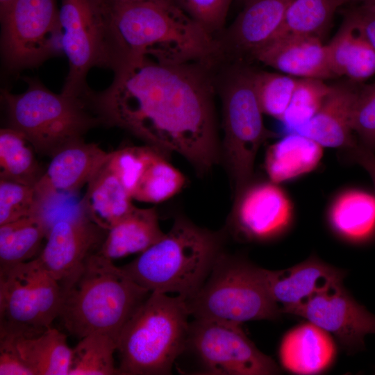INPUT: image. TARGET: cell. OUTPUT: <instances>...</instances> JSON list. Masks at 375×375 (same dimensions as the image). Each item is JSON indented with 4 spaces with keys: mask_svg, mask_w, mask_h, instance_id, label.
Segmentation results:
<instances>
[{
    "mask_svg": "<svg viewBox=\"0 0 375 375\" xmlns=\"http://www.w3.org/2000/svg\"><path fill=\"white\" fill-rule=\"evenodd\" d=\"M165 234L160 227L155 208L135 207L128 215L108 231L97 252L112 260L142 253L160 241Z\"/></svg>",
    "mask_w": 375,
    "mask_h": 375,
    "instance_id": "484cf974",
    "label": "cell"
},
{
    "mask_svg": "<svg viewBox=\"0 0 375 375\" xmlns=\"http://www.w3.org/2000/svg\"><path fill=\"white\" fill-rule=\"evenodd\" d=\"M20 354L34 375H68L72 349L67 336L52 327L31 338L17 340Z\"/></svg>",
    "mask_w": 375,
    "mask_h": 375,
    "instance_id": "4316f807",
    "label": "cell"
},
{
    "mask_svg": "<svg viewBox=\"0 0 375 375\" xmlns=\"http://www.w3.org/2000/svg\"><path fill=\"white\" fill-rule=\"evenodd\" d=\"M187 349L197 356L203 374L273 375L281 372L276 362L256 347L239 324L194 319L190 324Z\"/></svg>",
    "mask_w": 375,
    "mask_h": 375,
    "instance_id": "7c38bea8",
    "label": "cell"
},
{
    "mask_svg": "<svg viewBox=\"0 0 375 375\" xmlns=\"http://www.w3.org/2000/svg\"><path fill=\"white\" fill-rule=\"evenodd\" d=\"M62 47L69 72L62 93L84 97L86 83L94 67L112 71L118 64L117 46L112 26L108 0H60Z\"/></svg>",
    "mask_w": 375,
    "mask_h": 375,
    "instance_id": "9c48e42d",
    "label": "cell"
},
{
    "mask_svg": "<svg viewBox=\"0 0 375 375\" xmlns=\"http://www.w3.org/2000/svg\"><path fill=\"white\" fill-rule=\"evenodd\" d=\"M62 291L37 258L0 267V333L36 337L59 317Z\"/></svg>",
    "mask_w": 375,
    "mask_h": 375,
    "instance_id": "30bf717a",
    "label": "cell"
},
{
    "mask_svg": "<svg viewBox=\"0 0 375 375\" xmlns=\"http://www.w3.org/2000/svg\"><path fill=\"white\" fill-rule=\"evenodd\" d=\"M346 12L360 26L375 50V5L360 3Z\"/></svg>",
    "mask_w": 375,
    "mask_h": 375,
    "instance_id": "f35d334b",
    "label": "cell"
},
{
    "mask_svg": "<svg viewBox=\"0 0 375 375\" xmlns=\"http://www.w3.org/2000/svg\"><path fill=\"white\" fill-rule=\"evenodd\" d=\"M15 0H0V12H3Z\"/></svg>",
    "mask_w": 375,
    "mask_h": 375,
    "instance_id": "60d3db41",
    "label": "cell"
},
{
    "mask_svg": "<svg viewBox=\"0 0 375 375\" xmlns=\"http://www.w3.org/2000/svg\"><path fill=\"white\" fill-rule=\"evenodd\" d=\"M0 18L1 53L8 70L35 67L63 53L57 0H15Z\"/></svg>",
    "mask_w": 375,
    "mask_h": 375,
    "instance_id": "8fae6325",
    "label": "cell"
},
{
    "mask_svg": "<svg viewBox=\"0 0 375 375\" xmlns=\"http://www.w3.org/2000/svg\"><path fill=\"white\" fill-rule=\"evenodd\" d=\"M331 90L322 79L299 78L280 122L288 133L307 124L318 112Z\"/></svg>",
    "mask_w": 375,
    "mask_h": 375,
    "instance_id": "d6a6232c",
    "label": "cell"
},
{
    "mask_svg": "<svg viewBox=\"0 0 375 375\" xmlns=\"http://www.w3.org/2000/svg\"><path fill=\"white\" fill-rule=\"evenodd\" d=\"M110 152L84 140L72 142L57 151L35 185L39 208L60 194L72 193L88 184L106 163Z\"/></svg>",
    "mask_w": 375,
    "mask_h": 375,
    "instance_id": "e0dca14e",
    "label": "cell"
},
{
    "mask_svg": "<svg viewBox=\"0 0 375 375\" xmlns=\"http://www.w3.org/2000/svg\"><path fill=\"white\" fill-rule=\"evenodd\" d=\"M351 2L375 5V0H351Z\"/></svg>",
    "mask_w": 375,
    "mask_h": 375,
    "instance_id": "b9f144b4",
    "label": "cell"
},
{
    "mask_svg": "<svg viewBox=\"0 0 375 375\" xmlns=\"http://www.w3.org/2000/svg\"><path fill=\"white\" fill-rule=\"evenodd\" d=\"M232 0H175L176 3L214 38L225 28Z\"/></svg>",
    "mask_w": 375,
    "mask_h": 375,
    "instance_id": "8d00e7d4",
    "label": "cell"
},
{
    "mask_svg": "<svg viewBox=\"0 0 375 375\" xmlns=\"http://www.w3.org/2000/svg\"><path fill=\"white\" fill-rule=\"evenodd\" d=\"M294 0H244L231 25L215 38L219 62H247L279 29Z\"/></svg>",
    "mask_w": 375,
    "mask_h": 375,
    "instance_id": "9a60e30c",
    "label": "cell"
},
{
    "mask_svg": "<svg viewBox=\"0 0 375 375\" xmlns=\"http://www.w3.org/2000/svg\"><path fill=\"white\" fill-rule=\"evenodd\" d=\"M34 147L19 131L10 127L0 130V179L34 186L44 170L38 162Z\"/></svg>",
    "mask_w": 375,
    "mask_h": 375,
    "instance_id": "83f0119b",
    "label": "cell"
},
{
    "mask_svg": "<svg viewBox=\"0 0 375 375\" xmlns=\"http://www.w3.org/2000/svg\"><path fill=\"white\" fill-rule=\"evenodd\" d=\"M336 356L330 333L307 322L290 330L280 348V361L286 370L297 374H315L327 369Z\"/></svg>",
    "mask_w": 375,
    "mask_h": 375,
    "instance_id": "44dd1931",
    "label": "cell"
},
{
    "mask_svg": "<svg viewBox=\"0 0 375 375\" xmlns=\"http://www.w3.org/2000/svg\"><path fill=\"white\" fill-rule=\"evenodd\" d=\"M322 154V146L313 140L296 133H288L268 147L265 169L272 182L290 181L315 170Z\"/></svg>",
    "mask_w": 375,
    "mask_h": 375,
    "instance_id": "d4e9b609",
    "label": "cell"
},
{
    "mask_svg": "<svg viewBox=\"0 0 375 375\" xmlns=\"http://www.w3.org/2000/svg\"><path fill=\"white\" fill-rule=\"evenodd\" d=\"M106 163L87 184L80 208L92 222L109 231L135 206L129 192Z\"/></svg>",
    "mask_w": 375,
    "mask_h": 375,
    "instance_id": "cb8c5ba5",
    "label": "cell"
},
{
    "mask_svg": "<svg viewBox=\"0 0 375 375\" xmlns=\"http://www.w3.org/2000/svg\"><path fill=\"white\" fill-rule=\"evenodd\" d=\"M215 65L163 64L144 58L114 72L89 104L107 126L131 133L165 156L176 152L200 174L220 159L215 96Z\"/></svg>",
    "mask_w": 375,
    "mask_h": 375,
    "instance_id": "6da1fadb",
    "label": "cell"
},
{
    "mask_svg": "<svg viewBox=\"0 0 375 375\" xmlns=\"http://www.w3.org/2000/svg\"><path fill=\"white\" fill-rule=\"evenodd\" d=\"M108 2L119 54L113 72L144 58L163 64L217 62L215 38L175 1Z\"/></svg>",
    "mask_w": 375,
    "mask_h": 375,
    "instance_id": "7a4b0ae2",
    "label": "cell"
},
{
    "mask_svg": "<svg viewBox=\"0 0 375 375\" xmlns=\"http://www.w3.org/2000/svg\"><path fill=\"white\" fill-rule=\"evenodd\" d=\"M253 81L262 112L280 121L290 102L297 78L254 69Z\"/></svg>",
    "mask_w": 375,
    "mask_h": 375,
    "instance_id": "836d02e7",
    "label": "cell"
},
{
    "mask_svg": "<svg viewBox=\"0 0 375 375\" xmlns=\"http://www.w3.org/2000/svg\"><path fill=\"white\" fill-rule=\"evenodd\" d=\"M326 48L329 65L335 77L345 76L351 81L360 83L375 74V50L347 12Z\"/></svg>",
    "mask_w": 375,
    "mask_h": 375,
    "instance_id": "7402d4cb",
    "label": "cell"
},
{
    "mask_svg": "<svg viewBox=\"0 0 375 375\" xmlns=\"http://www.w3.org/2000/svg\"><path fill=\"white\" fill-rule=\"evenodd\" d=\"M27 89L20 94L2 90L8 127L22 133L37 153L49 157L83 140L101 124L85 97L56 94L35 78H24Z\"/></svg>",
    "mask_w": 375,
    "mask_h": 375,
    "instance_id": "8992f818",
    "label": "cell"
},
{
    "mask_svg": "<svg viewBox=\"0 0 375 375\" xmlns=\"http://www.w3.org/2000/svg\"><path fill=\"white\" fill-rule=\"evenodd\" d=\"M282 313L302 317L332 334L349 353L364 349L366 335L375 334V315L353 299L343 283Z\"/></svg>",
    "mask_w": 375,
    "mask_h": 375,
    "instance_id": "4fadbf2b",
    "label": "cell"
},
{
    "mask_svg": "<svg viewBox=\"0 0 375 375\" xmlns=\"http://www.w3.org/2000/svg\"><path fill=\"white\" fill-rule=\"evenodd\" d=\"M17 340L12 335L0 333V375H34L20 354Z\"/></svg>",
    "mask_w": 375,
    "mask_h": 375,
    "instance_id": "74e56055",
    "label": "cell"
},
{
    "mask_svg": "<svg viewBox=\"0 0 375 375\" xmlns=\"http://www.w3.org/2000/svg\"><path fill=\"white\" fill-rule=\"evenodd\" d=\"M355 82L331 85L321 108L294 133L309 138L322 147L344 152L358 144L351 126L353 106L359 87Z\"/></svg>",
    "mask_w": 375,
    "mask_h": 375,
    "instance_id": "d6986e66",
    "label": "cell"
},
{
    "mask_svg": "<svg viewBox=\"0 0 375 375\" xmlns=\"http://www.w3.org/2000/svg\"><path fill=\"white\" fill-rule=\"evenodd\" d=\"M113 1H125V2H127V1H175V0H113Z\"/></svg>",
    "mask_w": 375,
    "mask_h": 375,
    "instance_id": "7bdbcfd3",
    "label": "cell"
},
{
    "mask_svg": "<svg viewBox=\"0 0 375 375\" xmlns=\"http://www.w3.org/2000/svg\"><path fill=\"white\" fill-rule=\"evenodd\" d=\"M349 158L362 166L371 176L375 188V153L358 144L344 151Z\"/></svg>",
    "mask_w": 375,
    "mask_h": 375,
    "instance_id": "ab89813d",
    "label": "cell"
},
{
    "mask_svg": "<svg viewBox=\"0 0 375 375\" xmlns=\"http://www.w3.org/2000/svg\"><path fill=\"white\" fill-rule=\"evenodd\" d=\"M254 69L247 62H219L215 67L216 92L222 106V153L235 197L253 181L257 152L275 135L263 122Z\"/></svg>",
    "mask_w": 375,
    "mask_h": 375,
    "instance_id": "52a82bcc",
    "label": "cell"
},
{
    "mask_svg": "<svg viewBox=\"0 0 375 375\" xmlns=\"http://www.w3.org/2000/svg\"><path fill=\"white\" fill-rule=\"evenodd\" d=\"M117 340L103 332H94L81 338L72 349L68 375L119 374L114 353Z\"/></svg>",
    "mask_w": 375,
    "mask_h": 375,
    "instance_id": "4dcf8cb0",
    "label": "cell"
},
{
    "mask_svg": "<svg viewBox=\"0 0 375 375\" xmlns=\"http://www.w3.org/2000/svg\"><path fill=\"white\" fill-rule=\"evenodd\" d=\"M327 221L340 238L364 243L375 237V194L360 188H347L334 196Z\"/></svg>",
    "mask_w": 375,
    "mask_h": 375,
    "instance_id": "603a6c76",
    "label": "cell"
},
{
    "mask_svg": "<svg viewBox=\"0 0 375 375\" xmlns=\"http://www.w3.org/2000/svg\"><path fill=\"white\" fill-rule=\"evenodd\" d=\"M251 60L293 77H335L329 65L326 44L316 35L290 33L274 37L257 49Z\"/></svg>",
    "mask_w": 375,
    "mask_h": 375,
    "instance_id": "ac0fdd59",
    "label": "cell"
},
{
    "mask_svg": "<svg viewBox=\"0 0 375 375\" xmlns=\"http://www.w3.org/2000/svg\"><path fill=\"white\" fill-rule=\"evenodd\" d=\"M265 270L223 252L199 291L186 301L190 315L239 324L278 319L283 313L269 293Z\"/></svg>",
    "mask_w": 375,
    "mask_h": 375,
    "instance_id": "ba28073f",
    "label": "cell"
},
{
    "mask_svg": "<svg viewBox=\"0 0 375 375\" xmlns=\"http://www.w3.org/2000/svg\"><path fill=\"white\" fill-rule=\"evenodd\" d=\"M49 230L38 214L0 226V267L28 261L39 251Z\"/></svg>",
    "mask_w": 375,
    "mask_h": 375,
    "instance_id": "f1b7e54d",
    "label": "cell"
},
{
    "mask_svg": "<svg viewBox=\"0 0 375 375\" xmlns=\"http://www.w3.org/2000/svg\"><path fill=\"white\" fill-rule=\"evenodd\" d=\"M62 291L59 317L67 331L79 340L99 331L118 340L124 326L151 293L98 252L86 258L78 274Z\"/></svg>",
    "mask_w": 375,
    "mask_h": 375,
    "instance_id": "3957f363",
    "label": "cell"
},
{
    "mask_svg": "<svg viewBox=\"0 0 375 375\" xmlns=\"http://www.w3.org/2000/svg\"><path fill=\"white\" fill-rule=\"evenodd\" d=\"M190 316L181 296L151 292L118 338L119 374H170L186 349Z\"/></svg>",
    "mask_w": 375,
    "mask_h": 375,
    "instance_id": "5b68a950",
    "label": "cell"
},
{
    "mask_svg": "<svg viewBox=\"0 0 375 375\" xmlns=\"http://www.w3.org/2000/svg\"><path fill=\"white\" fill-rule=\"evenodd\" d=\"M107 233L84 213L60 219L51 228L37 258L62 289L78 274L92 251L100 248Z\"/></svg>",
    "mask_w": 375,
    "mask_h": 375,
    "instance_id": "2e32d148",
    "label": "cell"
},
{
    "mask_svg": "<svg viewBox=\"0 0 375 375\" xmlns=\"http://www.w3.org/2000/svg\"><path fill=\"white\" fill-rule=\"evenodd\" d=\"M268 290L281 312L343 283L344 272L317 257L283 270H265Z\"/></svg>",
    "mask_w": 375,
    "mask_h": 375,
    "instance_id": "ffe728a7",
    "label": "cell"
},
{
    "mask_svg": "<svg viewBox=\"0 0 375 375\" xmlns=\"http://www.w3.org/2000/svg\"><path fill=\"white\" fill-rule=\"evenodd\" d=\"M351 126L358 144L375 152V83L358 88L353 106Z\"/></svg>",
    "mask_w": 375,
    "mask_h": 375,
    "instance_id": "d590c367",
    "label": "cell"
},
{
    "mask_svg": "<svg viewBox=\"0 0 375 375\" xmlns=\"http://www.w3.org/2000/svg\"><path fill=\"white\" fill-rule=\"evenodd\" d=\"M38 211L35 187L0 179V226Z\"/></svg>",
    "mask_w": 375,
    "mask_h": 375,
    "instance_id": "e575fe53",
    "label": "cell"
},
{
    "mask_svg": "<svg viewBox=\"0 0 375 375\" xmlns=\"http://www.w3.org/2000/svg\"><path fill=\"white\" fill-rule=\"evenodd\" d=\"M224 234L201 228L183 217L124 272L151 292L176 293L186 301L201 288L223 251Z\"/></svg>",
    "mask_w": 375,
    "mask_h": 375,
    "instance_id": "277c9868",
    "label": "cell"
},
{
    "mask_svg": "<svg viewBox=\"0 0 375 375\" xmlns=\"http://www.w3.org/2000/svg\"><path fill=\"white\" fill-rule=\"evenodd\" d=\"M155 149L141 172L131 193L133 199L147 203L166 201L181 191L184 175Z\"/></svg>",
    "mask_w": 375,
    "mask_h": 375,
    "instance_id": "f546056e",
    "label": "cell"
},
{
    "mask_svg": "<svg viewBox=\"0 0 375 375\" xmlns=\"http://www.w3.org/2000/svg\"><path fill=\"white\" fill-rule=\"evenodd\" d=\"M351 2V0H294L273 38L290 33L320 37L329 26L338 8Z\"/></svg>",
    "mask_w": 375,
    "mask_h": 375,
    "instance_id": "1f68e13d",
    "label": "cell"
},
{
    "mask_svg": "<svg viewBox=\"0 0 375 375\" xmlns=\"http://www.w3.org/2000/svg\"><path fill=\"white\" fill-rule=\"evenodd\" d=\"M293 219V203L283 188L271 181H252L235 197L228 224L239 240L265 242L285 233Z\"/></svg>",
    "mask_w": 375,
    "mask_h": 375,
    "instance_id": "5bb4252c",
    "label": "cell"
}]
</instances>
